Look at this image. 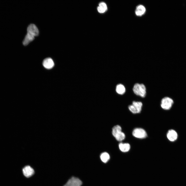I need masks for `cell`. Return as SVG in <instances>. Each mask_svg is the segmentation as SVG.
Masks as SVG:
<instances>
[{
  "label": "cell",
  "mask_w": 186,
  "mask_h": 186,
  "mask_svg": "<svg viewBox=\"0 0 186 186\" xmlns=\"http://www.w3.org/2000/svg\"><path fill=\"white\" fill-rule=\"evenodd\" d=\"M133 90L135 95L142 98H144L146 95V87L143 83H135L133 86Z\"/></svg>",
  "instance_id": "1"
},
{
  "label": "cell",
  "mask_w": 186,
  "mask_h": 186,
  "mask_svg": "<svg viewBox=\"0 0 186 186\" xmlns=\"http://www.w3.org/2000/svg\"><path fill=\"white\" fill-rule=\"evenodd\" d=\"M143 106L142 103L140 101H133L131 104L129 105L128 108L129 111L133 114L140 113Z\"/></svg>",
  "instance_id": "2"
},
{
  "label": "cell",
  "mask_w": 186,
  "mask_h": 186,
  "mask_svg": "<svg viewBox=\"0 0 186 186\" xmlns=\"http://www.w3.org/2000/svg\"><path fill=\"white\" fill-rule=\"evenodd\" d=\"M173 104V101L171 98L166 97L161 99L160 106L163 109L165 110H168L171 108Z\"/></svg>",
  "instance_id": "3"
},
{
  "label": "cell",
  "mask_w": 186,
  "mask_h": 186,
  "mask_svg": "<svg viewBox=\"0 0 186 186\" xmlns=\"http://www.w3.org/2000/svg\"><path fill=\"white\" fill-rule=\"evenodd\" d=\"M132 135L135 137L140 139L145 138L147 136L146 131L141 128H136L134 129L132 132Z\"/></svg>",
  "instance_id": "4"
},
{
  "label": "cell",
  "mask_w": 186,
  "mask_h": 186,
  "mask_svg": "<svg viewBox=\"0 0 186 186\" xmlns=\"http://www.w3.org/2000/svg\"><path fill=\"white\" fill-rule=\"evenodd\" d=\"M82 181L78 178L72 177L70 179L64 186H81Z\"/></svg>",
  "instance_id": "5"
},
{
  "label": "cell",
  "mask_w": 186,
  "mask_h": 186,
  "mask_svg": "<svg viewBox=\"0 0 186 186\" xmlns=\"http://www.w3.org/2000/svg\"><path fill=\"white\" fill-rule=\"evenodd\" d=\"M22 172L24 175L27 178L31 177L34 173L33 169L29 165L25 166L22 169Z\"/></svg>",
  "instance_id": "6"
},
{
  "label": "cell",
  "mask_w": 186,
  "mask_h": 186,
  "mask_svg": "<svg viewBox=\"0 0 186 186\" xmlns=\"http://www.w3.org/2000/svg\"><path fill=\"white\" fill-rule=\"evenodd\" d=\"M27 33L35 36H37L39 34V30L36 26L33 24H30L28 26Z\"/></svg>",
  "instance_id": "7"
},
{
  "label": "cell",
  "mask_w": 186,
  "mask_h": 186,
  "mask_svg": "<svg viewBox=\"0 0 186 186\" xmlns=\"http://www.w3.org/2000/svg\"><path fill=\"white\" fill-rule=\"evenodd\" d=\"M178 135L177 132L173 129L169 130L167 133V137L168 139L171 142H174L177 139Z\"/></svg>",
  "instance_id": "8"
},
{
  "label": "cell",
  "mask_w": 186,
  "mask_h": 186,
  "mask_svg": "<svg viewBox=\"0 0 186 186\" xmlns=\"http://www.w3.org/2000/svg\"><path fill=\"white\" fill-rule=\"evenodd\" d=\"M44 67L48 69L52 68L54 66V63L52 59L50 58L45 59L43 62Z\"/></svg>",
  "instance_id": "9"
},
{
  "label": "cell",
  "mask_w": 186,
  "mask_h": 186,
  "mask_svg": "<svg viewBox=\"0 0 186 186\" xmlns=\"http://www.w3.org/2000/svg\"><path fill=\"white\" fill-rule=\"evenodd\" d=\"M146 11L145 8L143 5H139L136 6L135 13L136 16L141 17L145 14Z\"/></svg>",
  "instance_id": "10"
},
{
  "label": "cell",
  "mask_w": 186,
  "mask_h": 186,
  "mask_svg": "<svg viewBox=\"0 0 186 186\" xmlns=\"http://www.w3.org/2000/svg\"><path fill=\"white\" fill-rule=\"evenodd\" d=\"M119 147L120 151L124 152L128 151L130 148V144L127 143H120L119 145Z\"/></svg>",
  "instance_id": "11"
},
{
  "label": "cell",
  "mask_w": 186,
  "mask_h": 186,
  "mask_svg": "<svg viewBox=\"0 0 186 186\" xmlns=\"http://www.w3.org/2000/svg\"><path fill=\"white\" fill-rule=\"evenodd\" d=\"M34 36L27 33L23 41V44L25 45H27L34 38Z\"/></svg>",
  "instance_id": "12"
},
{
  "label": "cell",
  "mask_w": 186,
  "mask_h": 186,
  "mask_svg": "<svg viewBox=\"0 0 186 186\" xmlns=\"http://www.w3.org/2000/svg\"><path fill=\"white\" fill-rule=\"evenodd\" d=\"M116 92L118 94L122 95L125 94L126 91V88L122 84H118L116 87Z\"/></svg>",
  "instance_id": "13"
},
{
  "label": "cell",
  "mask_w": 186,
  "mask_h": 186,
  "mask_svg": "<svg viewBox=\"0 0 186 186\" xmlns=\"http://www.w3.org/2000/svg\"><path fill=\"white\" fill-rule=\"evenodd\" d=\"M100 158L103 162L106 163L109 160L110 156L107 153L104 152L101 154L100 156Z\"/></svg>",
  "instance_id": "14"
},
{
  "label": "cell",
  "mask_w": 186,
  "mask_h": 186,
  "mask_svg": "<svg viewBox=\"0 0 186 186\" xmlns=\"http://www.w3.org/2000/svg\"><path fill=\"white\" fill-rule=\"evenodd\" d=\"M114 137L117 141H120L125 139V135L124 133L121 131L117 133Z\"/></svg>",
  "instance_id": "15"
},
{
  "label": "cell",
  "mask_w": 186,
  "mask_h": 186,
  "mask_svg": "<svg viewBox=\"0 0 186 186\" xmlns=\"http://www.w3.org/2000/svg\"><path fill=\"white\" fill-rule=\"evenodd\" d=\"M121 131H122V128L121 126L119 125H116L112 128V134L114 137L117 133Z\"/></svg>",
  "instance_id": "16"
},
{
  "label": "cell",
  "mask_w": 186,
  "mask_h": 186,
  "mask_svg": "<svg viewBox=\"0 0 186 186\" xmlns=\"http://www.w3.org/2000/svg\"><path fill=\"white\" fill-rule=\"evenodd\" d=\"M100 7L105 10V11L107 9V7L106 4L103 2L100 3L99 4V6Z\"/></svg>",
  "instance_id": "17"
},
{
  "label": "cell",
  "mask_w": 186,
  "mask_h": 186,
  "mask_svg": "<svg viewBox=\"0 0 186 186\" xmlns=\"http://www.w3.org/2000/svg\"><path fill=\"white\" fill-rule=\"evenodd\" d=\"M97 10L99 13H103L105 11L99 6L97 7Z\"/></svg>",
  "instance_id": "18"
}]
</instances>
